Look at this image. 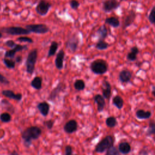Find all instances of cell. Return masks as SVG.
I'll use <instances>...</instances> for the list:
<instances>
[{"label": "cell", "instance_id": "13", "mask_svg": "<svg viewBox=\"0 0 155 155\" xmlns=\"http://www.w3.org/2000/svg\"><path fill=\"white\" fill-rule=\"evenodd\" d=\"M102 85V96L105 99H109L111 94V85L110 83L105 79L103 80Z\"/></svg>", "mask_w": 155, "mask_h": 155}, {"label": "cell", "instance_id": "1", "mask_svg": "<svg viewBox=\"0 0 155 155\" xmlns=\"http://www.w3.org/2000/svg\"><path fill=\"white\" fill-rule=\"evenodd\" d=\"M42 134L41 129L37 126H31L27 128L21 133L22 139L25 147H29L33 140L38 139Z\"/></svg>", "mask_w": 155, "mask_h": 155}, {"label": "cell", "instance_id": "30", "mask_svg": "<svg viewBox=\"0 0 155 155\" xmlns=\"http://www.w3.org/2000/svg\"><path fill=\"white\" fill-rule=\"evenodd\" d=\"M3 62L5 64V65L6 66V67H7L9 69H13L16 66L15 61H14V60H13L12 59H10V58H4Z\"/></svg>", "mask_w": 155, "mask_h": 155}, {"label": "cell", "instance_id": "15", "mask_svg": "<svg viewBox=\"0 0 155 155\" xmlns=\"http://www.w3.org/2000/svg\"><path fill=\"white\" fill-rule=\"evenodd\" d=\"M65 57V52L62 49L59 51L57 53L55 60H54V64L55 67L58 70H62L64 67V59Z\"/></svg>", "mask_w": 155, "mask_h": 155}, {"label": "cell", "instance_id": "44", "mask_svg": "<svg viewBox=\"0 0 155 155\" xmlns=\"http://www.w3.org/2000/svg\"><path fill=\"white\" fill-rule=\"evenodd\" d=\"M151 93L153 94V96L155 97V86L153 85L152 87V91H151Z\"/></svg>", "mask_w": 155, "mask_h": 155}, {"label": "cell", "instance_id": "8", "mask_svg": "<svg viewBox=\"0 0 155 155\" xmlns=\"http://www.w3.org/2000/svg\"><path fill=\"white\" fill-rule=\"evenodd\" d=\"M51 5L45 0H40L36 7V13L41 16H45L47 14Z\"/></svg>", "mask_w": 155, "mask_h": 155}, {"label": "cell", "instance_id": "17", "mask_svg": "<svg viewBox=\"0 0 155 155\" xmlns=\"http://www.w3.org/2000/svg\"><path fill=\"white\" fill-rule=\"evenodd\" d=\"M94 101L97 104V109L98 112H102L105 106V98L101 94H97L94 96Z\"/></svg>", "mask_w": 155, "mask_h": 155}, {"label": "cell", "instance_id": "6", "mask_svg": "<svg viewBox=\"0 0 155 155\" xmlns=\"http://www.w3.org/2000/svg\"><path fill=\"white\" fill-rule=\"evenodd\" d=\"M25 28L31 33L36 34H45L49 31L50 28L44 24H33L25 25Z\"/></svg>", "mask_w": 155, "mask_h": 155}, {"label": "cell", "instance_id": "27", "mask_svg": "<svg viewBox=\"0 0 155 155\" xmlns=\"http://www.w3.org/2000/svg\"><path fill=\"white\" fill-rule=\"evenodd\" d=\"M112 103L118 109H122L123 106H124V100L119 95L115 96L112 100Z\"/></svg>", "mask_w": 155, "mask_h": 155}, {"label": "cell", "instance_id": "12", "mask_svg": "<svg viewBox=\"0 0 155 155\" xmlns=\"http://www.w3.org/2000/svg\"><path fill=\"white\" fill-rule=\"evenodd\" d=\"M136 12L133 10H130L128 13L126 15V16L124 20L122 28L124 30V29L127 28V27H128L129 26H130L134 22V21L136 19Z\"/></svg>", "mask_w": 155, "mask_h": 155}, {"label": "cell", "instance_id": "37", "mask_svg": "<svg viewBox=\"0 0 155 155\" xmlns=\"http://www.w3.org/2000/svg\"><path fill=\"white\" fill-rule=\"evenodd\" d=\"M17 41L22 42H28V43H33V40L28 36H19L17 38Z\"/></svg>", "mask_w": 155, "mask_h": 155}, {"label": "cell", "instance_id": "14", "mask_svg": "<svg viewBox=\"0 0 155 155\" xmlns=\"http://www.w3.org/2000/svg\"><path fill=\"white\" fill-rule=\"evenodd\" d=\"M78 129V123L76 120L71 119L68 120L64 126V130L67 133H73Z\"/></svg>", "mask_w": 155, "mask_h": 155}, {"label": "cell", "instance_id": "5", "mask_svg": "<svg viewBox=\"0 0 155 155\" xmlns=\"http://www.w3.org/2000/svg\"><path fill=\"white\" fill-rule=\"evenodd\" d=\"M1 31L10 35H27L31 32L26 28L19 26H10L2 27L0 29Z\"/></svg>", "mask_w": 155, "mask_h": 155}, {"label": "cell", "instance_id": "3", "mask_svg": "<svg viewBox=\"0 0 155 155\" xmlns=\"http://www.w3.org/2000/svg\"><path fill=\"white\" fill-rule=\"evenodd\" d=\"M38 58V50L32 49L28 53L25 61L26 72L29 74H32L35 68V64Z\"/></svg>", "mask_w": 155, "mask_h": 155}, {"label": "cell", "instance_id": "33", "mask_svg": "<svg viewBox=\"0 0 155 155\" xmlns=\"http://www.w3.org/2000/svg\"><path fill=\"white\" fill-rule=\"evenodd\" d=\"M0 120L2 122L7 123L10 122V120H12V116L10 114H9L7 112L2 113L0 114Z\"/></svg>", "mask_w": 155, "mask_h": 155}, {"label": "cell", "instance_id": "48", "mask_svg": "<svg viewBox=\"0 0 155 155\" xmlns=\"http://www.w3.org/2000/svg\"><path fill=\"white\" fill-rule=\"evenodd\" d=\"M0 10H1V4H0Z\"/></svg>", "mask_w": 155, "mask_h": 155}, {"label": "cell", "instance_id": "38", "mask_svg": "<svg viewBox=\"0 0 155 155\" xmlns=\"http://www.w3.org/2000/svg\"><path fill=\"white\" fill-rule=\"evenodd\" d=\"M54 124V120L53 119H48L47 120H44L43 122L44 125L47 128V129L48 130H51L52 129L53 125Z\"/></svg>", "mask_w": 155, "mask_h": 155}, {"label": "cell", "instance_id": "31", "mask_svg": "<svg viewBox=\"0 0 155 155\" xmlns=\"http://www.w3.org/2000/svg\"><path fill=\"white\" fill-rule=\"evenodd\" d=\"M117 120L113 116H110L107 117L105 120V124L109 128H113L116 127L117 125Z\"/></svg>", "mask_w": 155, "mask_h": 155}, {"label": "cell", "instance_id": "11", "mask_svg": "<svg viewBox=\"0 0 155 155\" xmlns=\"http://www.w3.org/2000/svg\"><path fill=\"white\" fill-rule=\"evenodd\" d=\"M27 48V47L26 45L16 44L14 48L5 51V54H4V58L12 59L15 57V56L17 52L22 51L23 50H25Z\"/></svg>", "mask_w": 155, "mask_h": 155}, {"label": "cell", "instance_id": "18", "mask_svg": "<svg viewBox=\"0 0 155 155\" xmlns=\"http://www.w3.org/2000/svg\"><path fill=\"white\" fill-rule=\"evenodd\" d=\"M2 94L5 97H7L10 99H14L17 101H21L22 98V95L21 93H17L15 94L12 90H4L2 91Z\"/></svg>", "mask_w": 155, "mask_h": 155}, {"label": "cell", "instance_id": "35", "mask_svg": "<svg viewBox=\"0 0 155 155\" xmlns=\"http://www.w3.org/2000/svg\"><path fill=\"white\" fill-rule=\"evenodd\" d=\"M148 21L152 24H155V5L152 7L148 15Z\"/></svg>", "mask_w": 155, "mask_h": 155}, {"label": "cell", "instance_id": "9", "mask_svg": "<svg viewBox=\"0 0 155 155\" xmlns=\"http://www.w3.org/2000/svg\"><path fill=\"white\" fill-rule=\"evenodd\" d=\"M120 5L117 0H105L102 3V10L105 13H110L118 8Z\"/></svg>", "mask_w": 155, "mask_h": 155}, {"label": "cell", "instance_id": "32", "mask_svg": "<svg viewBox=\"0 0 155 155\" xmlns=\"http://www.w3.org/2000/svg\"><path fill=\"white\" fill-rule=\"evenodd\" d=\"M153 134H155V122H151L149 123L148 127L146 131V136H149Z\"/></svg>", "mask_w": 155, "mask_h": 155}, {"label": "cell", "instance_id": "26", "mask_svg": "<svg viewBox=\"0 0 155 155\" xmlns=\"http://www.w3.org/2000/svg\"><path fill=\"white\" fill-rule=\"evenodd\" d=\"M58 46H59V44L56 41H53L51 42V44L50 45L49 50L48 51V54H47L48 58H49L50 56H53L56 54V51L58 48Z\"/></svg>", "mask_w": 155, "mask_h": 155}, {"label": "cell", "instance_id": "41", "mask_svg": "<svg viewBox=\"0 0 155 155\" xmlns=\"http://www.w3.org/2000/svg\"><path fill=\"white\" fill-rule=\"evenodd\" d=\"M5 44L7 47L13 48H14V47L16 46V45L17 44H16L14 41L11 40V39H9V40H7V41H5Z\"/></svg>", "mask_w": 155, "mask_h": 155}, {"label": "cell", "instance_id": "20", "mask_svg": "<svg viewBox=\"0 0 155 155\" xmlns=\"http://www.w3.org/2000/svg\"><path fill=\"white\" fill-rule=\"evenodd\" d=\"M118 150L120 153L123 154H127L131 151V147L128 142H122L119 144Z\"/></svg>", "mask_w": 155, "mask_h": 155}, {"label": "cell", "instance_id": "42", "mask_svg": "<svg viewBox=\"0 0 155 155\" xmlns=\"http://www.w3.org/2000/svg\"><path fill=\"white\" fill-rule=\"evenodd\" d=\"M0 83L5 84V85H7V84H8L10 83V82L7 79V78H6L1 73H0Z\"/></svg>", "mask_w": 155, "mask_h": 155}, {"label": "cell", "instance_id": "47", "mask_svg": "<svg viewBox=\"0 0 155 155\" xmlns=\"http://www.w3.org/2000/svg\"><path fill=\"white\" fill-rule=\"evenodd\" d=\"M22 1V0H18V1Z\"/></svg>", "mask_w": 155, "mask_h": 155}, {"label": "cell", "instance_id": "43", "mask_svg": "<svg viewBox=\"0 0 155 155\" xmlns=\"http://www.w3.org/2000/svg\"><path fill=\"white\" fill-rule=\"evenodd\" d=\"M21 61H22V57H21V56H17V57H16V58H15V62H16H16L19 63V62H20Z\"/></svg>", "mask_w": 155, "mask_h": 155}, {"label": "cell", "instance_id": "10", "mask_svg": "<svg viewBox=\"0 0 155 155\" xmlns=\"http://www.w3.org/2000/svg\"><path fill=\"white\" fill-rule=\"evenodd\" d=\"M66 87L65 84L62 82H59L57 85L52 90V91L50 92L48 99L49 101H54L56 98L59 96V93L62 91Z\"/></svg>", "mask_w": 155, "mask_h": 155}, {"label": "cell", "instance_id": "22", "mask_svg": "<svg viewBox=\"0 0 155 155\" xmlns=\"http://www.w3.org/2000/svg\"><path fill=\"white\" fill-rule=\"evenodd\" d=\"M136 116L137 119L140 120L148 119L151 116V112L150 111H145L143 110H138L136 112Z\"/></svg>", "mask_w": 155, "mask_h": 155}, {"label": "cell", "instance_id": "4", "mask_svg": "<svg viewBox=\"0 0 155 155\" xmlns=\"http://www.w3.org/2000/svg\"><path fill=\"white\" fill-rule=\"evenodd\" d=\"M114 137L111 135H108L97 143L94 148V151L98 153H104L110 147L114 146Z\"/></svg>", "mask_w": 155, "mask_h": 155}, {"label": "cell", "instance_id": "40", "mask_svg": "<svg viewBox=\"0 0 155 155\" xmlns=\"http://www.w3.org/2000/svg\"><path fill=\"white\" fill-rule=\"evenodd\" d=\"M73 149L71 145H68L65 147V153L64 155H72Z\"/></svg>", "mask_w": 155, "mask_h": 155}, {"label": "cell", "instance_id": "16", "mask_svg": "<svg viewBox=\"0 0 155 155\" xmlns=\"http://www.w3.org/2000/svg\"><path fill=\"white\" fill-rule=\"evenodd\" d=\"M132 78V72L127 69H124L119 74V79L122 83H128Z\"/></svg>", "mask_w": 155, "mask_h": 155}, {"label": "cell", "instance_id": "7", "mask_svg": "<svg viewBox=\"0 0 155 155\" xmlns=\"http://www.w3.org/2000/svg\"><path fill=\"white\" fill-rule=\"evenodd\" d=\"M79 44V38L75 34L69 36L67 40L66 41V42H65V47L71 52L76 51L78 48Z\"/></svg>", "mask_w": 155, "mask_h": 155}, {"label": "cell", "instance_id": "21", "mask_svg": "<svg viewBox=\"0 0 155 155\" xmlns=\"http://www.w3.org/2000/svg\"><path fill=\"white\" fill-rule=\"evenodd\" d=\"M139 52V48L136 46L132 47L130 52L127 54V59L129 61H135L137 59V55Z\"/></svg>", "mask_w": 155, "mask_h": 155}, {"label": "cell", "instance_id": "23", "mask_svg": "<svg viewBox=\"0 0 155 155\" xmlns=\"http://www.w3.org/2000/svg\"><path fill=\"white\" fill-rule=\"evenodd\" d=\"M105 23L113 28H117L120 26V21L117 17L111 16L105 19Z\"/></svg>", "mask_w": 155, "mask_h": 155}, {"label": "cell", "instance_id": "34", "mask_svg": "<svg viewBox=\"0 0 155 155\" xmlns=\"http://www.w3.org/2000/svg\"><path fill=\"white\" fill-rule=\"evenodd\" d=\"M1 104L3 105V107H4L8 111H10L11 113H13L15 109L13 106L6 99H2L1 102Z\"/></svg>", "mask_w": 155, "mask_h": 155}, {"label": "cell", "instance_id": "25", "mask_svg": "<svg viewBox=\"0 0 155 155\" xmlns=\"http://www.w3.org/2000/svg\"><path fill=\"white\" fill-rule=\"evenodd\" d=\"M99 40H104L108 36V30L105 25H101L97 30Z\"/></svg>", "mask_w": 155, "mask_h": 155}, {"label": "cell", "instance_id": "36", "mask_svg": "<svg viewBox=\"0 0 155 155\" xmlns=\"http://www.w3.org/2000/svg\"><path fill=\"white\" fill-rule=\"evenodd\" d=\"M120 152L114 146H113L107 150L105 155H120Z\"/></svg>", "mask_w": 155, "mask_h": 155}, {"label": "cell", "instance_id": "19", "mask_svg": "<svg viewBox=\"0 0 155 155\" xmlns=\"http://www.w3.org/2000/svg\"><path fill=\"white\" fill-rule=\"evenodd\" d=\"M36 107L38 110L39 111L40 113L42 116H47L48 115L50 111V105L48 102H47L46 101L39 102Z\"/></svg>", "mask_w": 155, "mask_h": 155}, {"label": "cell", "instance_id": "2", "mask_svg": "<svg viewBox=\"0 0 155 155\" xmlns=\"http://www.w3.org/2000/svg\"><path fill=\"white\" fill-rule=\"evenodd\" d=\"M90 68L94 74L101 75L107 72L108 64L107 62L103 59H97L91 62Z\"/></svg>", "mask_w": 155, "mask_h": 155}, {"label": "cell", "instance_id": "49", "mask_svg": "<svg viewBox=\"0 0 155 155\" xmlns=\"http://www.w3.org/2000/svg\"><path fill=\"white\" fill-rule=\"evenodd\" d=\"M72 155H78V154H72Z\"/></svg>", "mask_w": 155, "mask_h": 155}, {"label": "cell", "instance_id": "24", "mask_svg": "<svg viewBox=\"0 0 155 155\" xmlns=\"http://www.w3.org/2000/svg\"><path fill=\"white\" fill-rule=\"evenodd\" d=\"M42 78L40 76H35L30 82L31 86L37 90H39L42 88Z\"/></svg>", "mask_w": 155, "mask_h": 155}, {"label": "cell", "instance_id": "28", "mask_svg": "<svg viewBox=\"0 0 155 155\" xmlns=\"http://www.w3.org/2000/svg\"><path fill=\"white\" fill-rule=\"evenodd\" d=\"M74 88L78 91L84 90L85 88V83L82 79H76L73 84Z\"/></svg>", "mask_w": 155, "mask_h": 155}, {"label": "cell", "instance_id": "50", "mask_svg": "<svg viewBox=\"0 0 155 155\" xmlns=\"http://www.w3.org/2000/svg\"><path fill=\"white\" fill-rule=\"evenodd\" d=\"M154 25H155V24H154Z\"/></svg>", "mask_w": 155, "mask_h": 155}, {"label": "cell", "instance_id": "29", "mask_svg": "<svg viewBox=\"0 0 155 155\" xmlns=\"http://www.w3.org/2000/svg\"><path fill=\"white\" fill-rule=\"evenodd\" d=\"M108 43L106 42L104 40H98L95 45V48L99 50H104L108 48Z\"/></svg>", "mask_w": 155, "mask_h": 155}, {"label": "cell", "instance_id": "45", "mask_svg": "<svg viewBox=\"0 0 155 155\" xmlns=\"http://www.w3.org/2000/svg\"><path fill=\"white\" fill-rule=\"evenodd\" d=\"M9 155H19V154H18V152H16V151H13Z\"/></svg>", "mask_w": 155, "mask_h": 155}, {"label": "cell", "instance_id": "39", "mask_svg": "<svg viewBox=\"0 0 155 155\" xmlns=\"http://www.w3.org/2000/svg\"><path fill=\"white\" fill-rule=\"evenodd\" d=\"M70 5L72 9L77 10L80 5V3L77 0H71L70 1Z\"/></svg>", "mask_w": 155, "mask_h": 155}, {"label": "cell", "instance_id": "46", "mask_svg": "<svg viewBox=\"0 0 155 155\" xmlns=\"http://www.w3.org/2000/svg\"><path fill=\"white\" fill-rule=\"evenodd\" d=\"M2 37V32H1V30H0V39H1Z\"/></svg>", "mask_w": 155, "mask_h": 155}]
</instances>
